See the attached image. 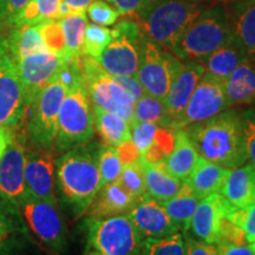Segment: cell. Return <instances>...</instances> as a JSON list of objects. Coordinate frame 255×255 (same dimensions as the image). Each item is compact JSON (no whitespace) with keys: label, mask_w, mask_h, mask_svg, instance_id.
Segmentation results:
<instances>
[{"label":"cell","mask_w":255,"mask_h":255,"mask_svg":"<svg viewBox=\"0 0 255 255\" xmlns=\"http://www.w3.org/2000/svg\"><path fill=\"white\" fill-rule=\"evenodd\" d=\"M100 143H85L69 149L56 159V187L63 205L73 218L87 213L100 190Z\"/></svg>","instance_id":"obj_1"},{"label":"cell","mask_w":255,"mask_h":255,"mask_svg":"<svg viewBox=\"0 0 255 255\" xmlns=\"http://www.w3.org/2000/svg\"><path fill=\"white\" fill-rule=\"evenodd\" d=\"M183 129L200 157L227 169L247 163L241 110L227 109Z\"/></svg>","instance_id":"obj_2"},{"label":"cell","mask_w":255,"mask_h":255,"mask_svg":"<svg viewBox=\"0 0 255 255\" xmlns=\"http://www.w3.org/2000/svg\"><path fill=\"white\" fill-rule=\"evenodd\" d=\"M232 38L228 8L223 2L201 9L171 47L182 62H201Z\"/></svg>","instance_id":"obj_3"},{"label":"cell","mask_w":255,"mask_h":255,"mask_svg":"<svg viewBox=\"0 0 255 255\" xmlns=\"http://www.w3.org/2000/svg\"><path fill=\"white\" fill-rule=\"evenodd\" d=\"M200 11L194 0H151L135 15L143 36L171 50Z\"/></svg>","instance_id":"obj_4"},{"label":"cell","mask_w":255,"mask_h":255,"mask_svg":"<svg viewBox=\"0 0 255 255\" xmlns=\"http://www.w3.org/2000/svg\"><path fill=\"white\" fill-rule=\"evenodd\" d=\"M94 135V111L83 81L64 96L58 114L55 149L63 154L73 146L91 142Z\"/></svg>","instance_id":"obj_5"},{"label":"cell","mask_w":255,"mask_h":255,"mask_svg":"<svg viewBox=\"0 0 255 255\" xmlns=\"http://www.w3.org/2000/svg\"><path fill=\"white\" fill-rule=\"evenodd\" d=\"M182 68L183 62L171 50L142 34L136 77L145 94L164 100Z\"/></svg>","instance_id":"obj_6"},{"label":"cell","mask_w":255,"mask_h":255,"mask_svg":"<svg viewBox=\"0 0 255 255\" xmlns=\"http://www.w3.org/2000/svg\"><path fill=\"white\" fill-rule=\"evenodd\" d=\"M89 247L102 255H142L144 239L128 215L85 220Z\"/></svg>","instance_id":"obj_7"},{"label":"cell","mask_w":255,"mask_h":255,"mask_svg":"<svg viewBox=\"0 0 255 255\" xmlns=\"http://www.w3.org/2000/svg\"><path fill=\"white\" fill-rule=\"evenodd\" d=\"M66 88L58 77L41 89L28 107L27 135L33 149L53 150L58 129V114Z\"/></svg>","instance_id":"obj_8"},{"label":"cell","mask_w":255,"mask_h":255,"mask_svg":"<svg viewBox=\"0 0 255 255\" xmlns=\"http://www.w3.org/2000/svg\"><path fill=\"white\" fill-rule=\"evenodd\" d=\"M79 63L91 104L119 115L131 127L135 101L115 81L113 76L102 69L96 59L82 55Z\"/></svg>","instance_id":"obj_9"},{"label":"cell","mask_w":255,"mask_h":255,"mask_svg":"<svg viewBox=\"0 0 255 255\" xmlns=\"http://www.w3.org/2000/svg\"><path fill=\"white\" fill-rule=\"evenodd\" d=\"M110 44L96 59L111 76H136L142 32L135 20L124 19L111 30Z\"/></svg>","instance_id":"obj_10"},{"label":"cell","mask_w":255,"mask_h":255,"mask_svg":"<svg viewBox=\"0 0 255 255\" xmlns=\"http://www.w3.org/2000/svg\"><path fill=\"white\" fill-rule=\"evenodd\" d=\"M26 114L17 63L7 38L0 33V126L18 130Z\"/></svg>","instance_id":"obj_11"},{"label":"cell","mask_w":255,"mask_h":255,"mask_svg":"<svg viewBox=\"0 0 255 255\" xmlns=\"http://www.w3.org/2000/svg\"><path fill=\"white\" fill-rule=\"evenodd\" d=\"M21 215L34 235L57 255H64L68 248L66 227L57 206L27 194L20 205Z\"/></svg>","instance_id":"obj_12"},{"label":"cell","mask_w":255,"mask_h":255,"mask_svg":"<svg viewBox=\"0 0 255 255\" xmlns=\"http://www.w3.org/2000/svg\"><path fill=\"white\" fill-rule=\"evenodd\" d=\"M227 109H229V105L226 98L223 82L205 72L178 121L177 129L203 122Z\"/></svg>","instance_id":"obj_13"},{"label":"cell","mask_w":255,"mask_h":255,"mask_svg":"<svg viewBox=\"0 0 255 255\" xmlns=\"http://www.w3.org/2000/svg\"><path fill=\"white\" fill-rule=\"evenodd\" d=\"M25 162L26 148L14 130L7 149L0 157V196L17 209L20 208L27 195L24 177Z\"/></svg>","instance_id":"obj_14"},{"label":"cell","mask_w":255,"mask_h":255,"mask_svg":"<svg viewBox=\"0 0 255 255\" xmlns=\"http://www.w3.org/2000/svg\"><path fill=\"white\" fill-rule=\"evenodd\" d=\"M15 63L23 88L24 102L28 109L41 89L45 88L58 75L64 58L49 50H44L23 57Z\"/></svg>","instance_id":"obj_15"},{"label":"cell","mask_w":255,"mask_h":255,"mask_svg":"<svg viewBox=\"0 0 255 255\" xmlns=\"http://www.w3.org/2000/svg\"><path fill=\"white\" fill-rule=\"evenodd\" d=\"M24 177L28 195L57 206L56 158L53 150H26Z\"/></svg>","instance_id":"obj_16"},{"label":"cell","mask_w":255,"mask_h":255,"mask_svg":"<svg viewBox=\"0 0 255 255\" xmlns=\"http://www.w3.org/2000/svg\"><path fill=\"white\" fill-rule=\"evenodd\" d=\"M127 215L143 239L165 238L180 232L163 206L149 195L137 201Z\"/></svg>","instance_id":"obj_17"},{"label":"cell","mask_w":255,"mask_h":255,"mask_svg":"<svg viewBox=\"0 0 255 255\" xmlns=\"http://www.w3.org/2000/svg\"><path fill=\"white\" fill-rule=\"evenodd\" d=\"M233 205L220 193L210 194L200 200L190 222L193 235L206 244L215 245L219 241L220 223Z\"/></svg>","instance_id":"obj_18"},{"label":"cell","mask_w":255,"mask_h":255,"mask_svg":"<svg viewBox=\"0 0 255 255\" xmlns=\"http://www.w3.org/2000/svg\"><path fill=\"white\" fill-rule=\"evenodd\" d=\"M205 72V68L200 62H196V60L183 62L182 70L175 78L167 96L164 97L165 109L173 122L175 130L177 129L178 121L186 110L188 102L195 90L197 83L200 82Z\"/></svg>","instance_id":"obj_19"},{"label":"cell","mask_w":255,"mask_h":255,"mask_svg":"<svg viewBox=\"0 0 255 255\" xmlns=\"http://www.w3.org/2000/svg\"><path fill=\"white\" fill-rule=\"evenodd\" d=\"M136 202L135 197L116 181L97 191L85 214L88 215V219L94 220L127 215Z\"/></svg>","instance_id":"obj_20"},{"label":"cell","mask_w":255,"mask_h":255,"mask_svg":"<svg viewBox=\"0 0 255 255\" xmlns=\"http://www.w3.org/2000/svg\"><path fill=\"white\" fill-rule=\"evenodd\" d=\"M228 13L233 39L245 57L255 64V0L234 2Z\"/></svg>","instance_id":"obj_21"},{"label":"cell","mask_w":255,"mask_h":255,"mask_svg":"<svg viewBox=\"0 0 255 255\" xmlns=\"http://www.w3.org/2000/svg\"><path fill=\"white\" fill-rule=\"evenodd\" d=\"M26 239L27 231L20 210L0 196V255H17Z\"/></svg>","instance_id":"obj_22"},{"label":"cell","mask_w":255,"mask_h":255,"mask_svg":"<svg viewBox=\"0 0 255 255\" xmlns=\"http://www.w3.org/2000/svg\"><path fill=\"white\" fill-rule=\"evenodd\" d=\"M220 194L237 208L255 203V165L248 163L232 169Z\"/></svg>","instance_id":"obj_23"},{"label":"cell","mask_w":255,"mask_h":255,"mask_svg":"<svg viewBox=\"0 0 255 255\" xmlns=\"http://www.w3.org/2000/svg\"><path fill=\"white\" fill-rule=\"evenodd\" d=\"M231 170L199 157L193 171L184 182L197 199L202 200L210 194L220 193Z\"/></svg>","instance_id":"obj_24"},{"label":"cell","mask_w":255,"mask_h":255,"mask_svg":"<svg viewBox=\"0 0 255 255\" xmlns=\"http://www.w3.org/2000/svg\"><path fill=\"white\" fill-rule=\"evenodd\" d=\"M199 157L200 156L191 143L189 136L187 135L186 130L176 129L173 149L161 165L173 176L186 181L195 167Z\"/></svg>","instance_id":"obj_25"},{"label":"cell","mask_w":255,"mask_h":255,"mask_svg":"<svg viewBox=\"0 0 255 255\" xmlns=\"http://www.w3.org/2000/svg\"><path fill=\"white\" fill-rule=\"evenodd\" d=\"M229 108L255 102V64L244 60L223 82Z\"/></svg>","instance_id":"obj_26"},{"label":"cell","mask_w":255,"mask_h":255,"mask_svg":"<svg viewBox=\"0 0 255 255\" xmlns=\"http://www.w3.org/2000/svg\"><path fill=\"white\" fill-rule=\"evenodd\" d=\"M143 173L148 195L158 202L176 196L184 186V181L169 174L161 164L146 162L141 156Z\"/></svg>","instance_id":"obj_27"},{"label":"cell","mask_w":255,"mask_h":255,"mask_svg":"<svg viewBox=\"0 0 255 255\" xmlns=\"http://www.w3.org/2000/svg\"><path fill=\"white\" fill-rule=\"evenodd\" d=\"M246 59L244 52L232 37L227 43L220 46L200 63L202 64L206 72L225 82L228 76Z\"/></svg>","instance_id":"obj_28"},{"label":"cell","mask_w":255,"mask_h":255,"mask_svg":"<svg viewBox=\"0 0 255 255\" xmlns=\"http://www.w3.org/2000/svg\"><path fill=\"white\" fill-rule=\"evenodd\" d=\"M95 130L104 144L117 146L123 142L131 139V128L129 123L119 115L94 107Z\"/></svg>","instance_id":"obj_29"},{"label":"cell","mask_w":255,"mask_h":255,"mask_svg":"<svg viewBox=\"0 0 255 255\" xmlns=\"http://www.w3.org/2000/svg\"><path fill=\"white\" fill-rule=\"evenodd\" d=\"M199 199L191 193L189 187L184 182V186L176 196L171 197L167 201H162L161 203L170 216V219L175 222L182 235L188 234L190 229V222L195 212Z\"/></svg>","instance_id":"obj_30"},{"label":"cell","mask_w":255,"mask_h":255,"mask_svg":"<svg viewBox=\"0 0 255 255\" xmlns=\"http://www.w3.org/2000/svg\"><path fill=\"white\" fill-rule=\"evenodd\" d=\"M6 38L15 62L32 53L47 50L41 39L38 25H20L9 28Z\"/></svg>","instance_id":"obj_31"},{"label":"cell","mask_w":255,"mask_h":255,"mask_svg":"<svg viewBox=\"0 0 255 255\" xmlns=\"http://www.w3.org/2000/svg\"><path fill=\"white\" fill-rule=\"evenodd\" d=\"M135 123H154L158 127L174 129L173 122L165 109L163 100H159L145 92L133 107L132 124Z\"/></svg>","instance_id":"obj_32"},{"label":"cell","mask_w":255,"mask_h":255,"mask_svg":"<svg viewBox=\"0 0 255 255\" xmlns=\"http://www.w3.org/2000/svg\"><path fill=\"white\" fill-rule=\"evenodd\" d=\"M59 20L66 46V55L64 59L79 58L82 56L85 28L88 26L87 13H71Z\"/></svg>","instance_id":"obj_33"},{"label":"cell","mask_w":255,"mask_h":255,"mask_svg":"<svg viewBox=\"0 0 255 255\" xmlns=\"http://www.w3.org/2000/svg\"><path fill=\"white\" fill-rule=\"evenodd\" d=\"M60 1L62 0H31L15 19L13 27L20 25H38L58 19Z\"/></svg>","instance_id":"obj_34"},{"label":"cell","mask_w":255,"mask_h":255,"mask_svg":"<svg viewBox=\"0 0 255 255\" xmlns=\"http://www.w3.org/2000/svg\"><path fill=\"white\" fill-rule=\"evenodd\" d=\"M98 169H100V189L107 184L119 181L122 162L115 146L102 144L98 152Z\"/></svg>","instance_id":"obj_35"},{"label":"cell","mask_w":255,"mask_h":255,"mask_svg":"<svg viewBox=\"0 0 255 255\" xmlns=\"http://www.w3.org/2000/svg\"><path fill=\"white\" fill-rule=\"evenodd\" d=\"M119 182L129 191L137 201L148 196L145 187L144 173H143L141 157L131 163L123 164Z\"/></svg>","instance_id":"obj_36"},{"label":"cell","mask_w":255,"mask_h":255,"mask_svg":"<svg viewBox=\"0 0 255 255\" xmlns=\"http://www.w3.org/2000/svg\"><path fill=\"white\" fill-rule=\"evenodd\" d=\"M142 255H186L182 233H175L165 238L144 239Z\"/></svg>","instance_id":"obj_37"},{"label":"cell","mask_w":255,"mask_h":255,"mask_svg":"<svg viewBox=\"0 0 255 255\" xmlns=\"http://www.w3.org/2000/svg\"><path fill=\"white\" fill-rule=\"evenodd\" d=\"M111 38L113 34L110 28L97 24H88L83 40L82 55L97 59L105 47L110 44Z\"/></svg>","instance_id":"obj_38"},{"label":"cell","mask_w":255,"mask_h":255,"mask_svg":"<svg viewBox=\"0 0 255 255\" xmlns=\"http://www.w3.org/2000/svg\"><path fill=\"white\" fill-rule=\"evenodd\" d=\"M38 27H39V33L46 49L50 52L58 55L62 58H65V38H64V32L62 25H60V20L53 19V20L44 21V23L38 24Z\"/></svg>","instance_id":"obj_39"},{"label":"cell","mask_w":255,"mask_h":255,"mask_svg":"<svg viewBox=\"0 0 255 255\" xmlns=\"http://www.w3.org/2000/svg\"><path fill=\"white\" fill-rule=\"evenodd\" d=\"M87 13L94 24L101 26H110L116 24L117 20L122 17V14L114 6L104 0H95L91 2L87 9Z\"/></svg>","instance_id":"obj_40"},{"label":"cell","mask_w":255,"mask_h":255,"mask_svg":"<svg viewBox=\"0 0 255 255\" xmlns=\"http://www.w3.org/2000/svg\"><path fill=\"white\" fill-rule=\"evenodd\" d=\"M241 123L247 162L255 165V109L241 110Z\"/></svg>","instance_id":"obj_41"},{"label":"cell","mask_w":255,"mask_h":255,"mask_svg":"<svg viewBox=\"0 0 255 255\" xmlns=\"http://www.w3.org/2000/svg\"><path fill=\"white\" fill-rule=\"evenodd\" d=\"M130 128H131V141L142 156L154 142L158 126L154 123H135Z\"/></svg>","instance_id":"obj_42"},{"label":"cell","mask_w":255,"mask_h":255,"mask_svg":"<svg viewBox=\"0 0 255 255\" xmlns=\"http://www.w3.org/2000/svg\"><path fill=\"white\" fill-rule=\"evenodd\" d=\"M31 0H0V31L13 27L15 19Z\"/></svg>","instance_id":"obj_43"},{"label":"cell","mask_w":255,"mask_h":255,"mask_svg":"<svg viewBox=\"0 0 255 255\" xmlns=\"http://www.w3.org/2000/svg\"><path fill=\"white\" fill-rule=\"evenodd\" d=\"M219 242L222 244H232V245H246L248 244L245 237V232L240 226L233 222L227 216H223L220 223L219 229Z\"/></svg>","instance_id":"obj_44"},{"label":"cell","mask_w":255,"mask_h":255,"mask_svg":"<svg viewBox=\"0 0 255 255\" xmlns=\"http://www.w3.org/2000/svg\"><path fill=\"white\" fill-rule=\"evenodd\" d=\"M184 246H186V255H219L214 245L197 240L190 237L189 233L183 235Z\"/></svg>","instance_id":"obj_45"},{"label":"cell","mask_w":255,"mask_h":255,"mask_svg":"<svg viewBox=\"0 0 255 255\" xmlns=\"http://www.w3.org/2000/svg\"><path fill=\"white\" fill-rule=\"evenodd\" d=\"M113 77L130 95V97L135 101V103L144 94L141 83L136 76H113Z\"/></svg>","instance_id":"obj_46"},{"label":"cell","mask_w":255,"mask_h":255,"mask_svg":"<svg viewBox=\"0 0 255 255\" xmlns=\"http://www.w3.org/2000/svg\"><path fill=\"white\" fill-rule=\"evenodd\" d=\"M122 15H135L151 0H107Z\"/></svg>","instance_id":"obj_47"},{"label":"cell","mask_w":255,"mask_h":255,"mask_svg":"<svg viewBox=\"0 0 255 255\" xmlns=\"http://www.w3.org/2000/svg\"><path fill=\"white\" fill-rule=\"evenodd\" d=\"M115 148H116L117 154H119V157L121 162H122V165L131 163V162H135L141 157L138 149L136 148V145L133 144L131 139L123 142L122 144L115 146Z\"/></svg>","instance_id":"obj_48"},{"label":"cell","mask_w":255,"mask_h":255,"mask_svg":"<svg viewBox=\"0 0 255 255\" xmlns=\"http://www.w3.org/2000/svg\"><path fill=\"white\" fill-rule=\"evenodd\" d=\"M219 255H254V252L250 245H232V244H219L214 245Z\"/></svg>","instance_id":"obj_49"},{"label":"cell","mask_w":255,"mask_h":255,"mask_svg":"<svg viewBox=\"0 0 255 255\" xmlns=\"http://www.w3.org/2000/svg\"><path fill=\"white\" fill-rule=\"evenodd\" d=\"M242 229L245 232V237H246L247 242L252 244L255 239V203L245 208Z\"/></svg>","instance_id":"obj_50"},{"label":"cell","mask_w":255,"mask_h":255,"mask_svg":"<svg viewBox=\"0 0 255 255\" xmlns=\"http://www.w3.org/2000/svg\"><path fill=\"white\" fill-rule=\"evenodd\" d=\"M69 6L72 13H87V9L95 0H62Z\"/></svg>","instance_id":"obj_51"},{"label":"cell","mask_w":255,"mask_h":255,"mask_svg":"<svg viewBox=\"0 0 255 255\" xmlns=\"http://www.w3.org/2000/svg\"><path fill=\"white\" fill-rule=\"evenodd\" d=\"M14 130H9L7 128L0 126V157L4 155V152L11 142Z\"/></svg>","instance_id":"obj_52"},{"label":"cell","mask_w":255,"mask_h":255,"mask_svg":"<svg viewBox=\"0 0 255 255\" xmlns=\"http://www.w3.org/2000/svg\"><path fill=\"white\" fill-rule=\"evenodd\" d=\"M87 255H102L100 252H97L96 250H94V248H91V247H89V250H88V253H87Z\"/></svg>","instance_id":"obj_53"},{"label":"cell","mask_w":255,"mask_h":255,"mask_svg":"<svg viewBox=\"0 0 255 255\" xmlns=\"http://www.w3.org/2000/svg\"><path fill=\"white\" fill-rule=\"evenodd\" d=\"M251 246H252V250H253L254 255H255V239L253 240V242H252V244H251Z\"/></svg>","instance_id":"obj_54"},{"label":"cell","mask_w":255,"mask_h":255,"mask_svg":"<svg viewBox=\"0 0 255 255\" xmlns=\"http://www.w3.org/2000/svg\"><path fill=\"white\" fill-rule=\"evenodd\" d=\"M194 1H201V0H194Z\"/></svg>","instance_id":"obj_55"}]
</instances>
